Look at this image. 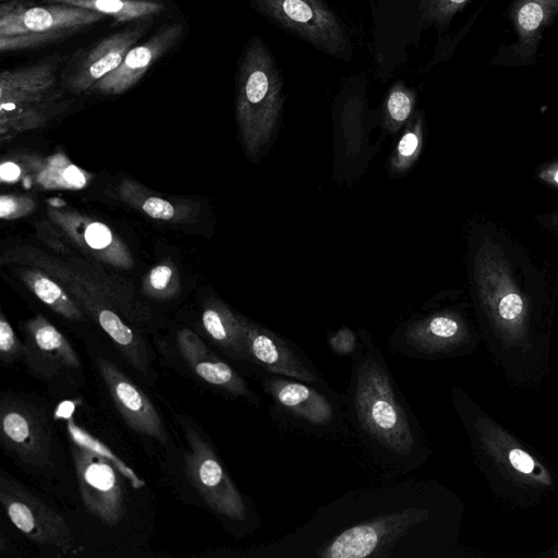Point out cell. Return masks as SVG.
<instances>
[{"label":"cell","mask_w":558,"mask_h":558,"mask_svg":"<svg viewBox=\"0 0 558 558\" xmlns=\"http://www.w3.org/2000/svg\"><path fill=\"white\" fill-rule=\"evenodd\" d=\"M27 8L23 3L5 2L0 7V37L28 33L24 23Z\"/></svg>","instance_id":"cell-26"},{"label":"cell","mask_w":558,"mask_h":558,"mask_svg":"<svg viewBox=\"0 0 558 558\" xmlns=\"http://www.w3.org/2000/svg\"><path fill=\"white\" fill-rule=\"evenodd\" d=\"M429 481L402 477L352 489L318 507L246 558H424L436 547L438 506Z\"/></svg>","instance_id":"cell-1"},{"label":"cell","mask_w":558,"mask_h":558,"mask_svg":"<svg viewBox=\"0 0 558 558\" xmlns=\"http://www.w3.org/2000/svg\"><path fill=\"white\" fill-rule=\"evenodd\" d=\"M413 95L401 82H397L389 92L386 109L389 118L397 122H404L413 107Z\"/></svg>","instance_id":"cell-25"},{"label":"cell","mask_w":558,"mask_h":558,"mask_svg":"<svg viewBox=\"0 0 558 558\" xmlns=\"http://www.w3.org/2000/svg\"><path fill=\"white\" fill-rule=\"evenodd\" d=\"M171 275L172 271L168 266H157L151 270L149 280L155 289L162 290L167 287Z\"/></svg>","instance_id":"cell-33"},{"label":"cell","mask_w":558,"mask_h":558,"mask_svg":"<svg viewBox=\"0 0 558 558\" xmlns=\"http://www.w3.org/2000/svg\"><path fill=\"white\" fill-rule=\"evenodd\" d=\"M20 168L13 162H3L0 167V177L2 181L13 182L20 175Z\"/></svg>","instance_id":"cell-34"},{"label":"cell","mask_w":558,"mask_h":558,"mask_svg":"<svg viewBox=\"0 0 558 558\" xmlns=\"http://www.w3.org/2000/svg\"><path fill=\"white\" fill-rule=\"evenodd\" d=\"M558 16V0H517L510 17L517 33L515 43L501 52L499 63L522 65L535 61L544 27Z\"/></svg>","instance_id":"cell-18"},{"label":"cell","mask_w":558,"mask_h":558,"mask_svg":"<svg viewBox=\"0 0 558 558\" xmlns=\"http://www.w3.org/2000/svg\"><path fill=\"white\" fill-rule=\"evenodd\" d=\"M468 340V329L462 318L452 313H441L412 322L390 338V348L405 357L433 360L460 349Z\"/></svg>","instance_id":"cell-12"},{"label":"cell","mask_w":558,"mask_h":558,"mask_svg":"<svg viewBox=\"0 0 558 558\" xmlns=\"http://www.w3.org/2000/svg\"><path fill=\"white\" fill-rule=\"evenodd\" d=\"M178 344L182 359L199 379L232 398L242 399L259 408L260 398L242 375L208 349L194 333L180 332Z\"/></svg>","instance_id":"cell-16"},{"label":"cell","mask_w":558,"mask_h":558,"mask_svg":"<svg viewBox=\"0 0 558 558\" xmlns=\"http://www.w3.org/2000/svg\"><path fill=\"white\" fill-rule=\"evenodd\" d=\"M182 34L181 24L163 26L147 41L131 48L121 64L100 78L95 87L112 94L126 90L142 78L154 62L178 43Z\"/></svg>","instance_id":"cell-19"},{"label":"cell","mask_w":558,"mask_h":558,"mask_svg":"<svg viewBox=\"0 0 558 558\" xmlns=\"http://www.w3.org/2000/svg\"><path fill=\"white\" fill-rule=\"evenodd\" d=\"M182 428L189 446L185 470L192 485L232 534L254 533L260 519L253 500L239 490L204 435L192 424Z\"/></svg>","instance_id":"cell-5"},{"label":"cell","mask_w":558,"mask_h":558,"mask_svg":"<svg viewBox=\"0 0 558 558\" xmlns=\"http://www.w3.org/2000/svg\"><path fill=\"white\" fill-rule=\"evenodd\" d=\"M85 240L93 248H104L110 244L112 235L107 226L100 222H93L85 231Z\"/></svg>","instance_id":"cell-30"},{"label":"cell","mask_w":558,"mask_h":558,"mask_svg":"<svg viewBox=\"0 0 558 558\" xmlns=\"http://www.w3.org/2000/svg\"><path fill=\"white\" fill-rule=\"evenodd\" d=\"M476 288L483 311L497 335L507 343L525 341L530 299L506 246L492 236L476 255Z\"/></svg>","instance_id":"cell-4"},{"label":"cell","mask_w":558,"mask_h":558,"mask_svg":"<svg viewBox=\"0 0 558 558\" xmlns=\"http://www.w3.org/2000/svg\"><path fill=\"white\" fill-rule=\"evenodd\" d=\"M63 177L65 181L72 185L83 186L85 184V178L83 173L74 166L68 167L63 172Z\"/></svg>","instance_id":"cell-35"},{"label":"cell","mask_w":558,"mask_h":558,"mask_svg":"<svg viewBox=\"0 0 558 558\" xmlns=\"http://www.w3.org/2000/svg\"><path fill=\"white\" fill-rule=\"evenodd\" d=\"M0 440L8 454L27 469L44 471L51 464L52 427L45 410L33 401L2 397Z\"/></svg>","instance_id":"cell-9"},{"label":"cell","mask_w":558,"mask_h":558,"mask_svg":"<svg viewBox=\"0 0 558 558\" xmlns=\"http://www.w3.org/2000/svg\"><path fill=\"white\" fill-rule=\"evenodd\" d=\"M25 344L15 336L11 325L4 317L0 318V359L3 365H11L16 361H23Z\"/></svg>","instance_id":"cell-27"},{"label":"cell","mask_w":558,"mask_h":558,"mask_svg":"<svg viewBox=\"0 0 558 558\" xmlns=\"http://www.w3.org/2000/svg\"><path fill=\"white\" fill-rule=\"evenodd\" d=\"M248 372L260 369L302 381L327 385L310 357L293 342L256 324L241 322Z\"/></svg>","instance_id":"cell-11"},{"label":"cell","mask_w":558,"mask_h":558,"mask_svg":"<svg viewBox=\"0 0 558 558\" xmlns=\"http://www.w3.org/2000/svg\"><path fill=\"white\" fill-rule=\"evenodd\" d=\"M71 29L28 32L21 35L0 37L1 52L29 49L40 45L49 44L69 35Z\"/></svg>","instance_id":"cell-24"},{"label":"cell","mask_w":558,"mask_h":558,"mask_svg":"<svg viewBox=\"0 0 558 558\" xmlns=\"http://www.w3.org/2000/svg\"><path fill=\"white\" fill-rule=\"evenodd\" d=\"M143 209L148 216L155 219L168 220L174 214L172 205L159 197H149L146 199L143 204Z\"/></svg>","instance_id":"cell-31"},{"label":"cell","mask_w":558,"mask_h":558,"mask_svg":"<svg viewBox=\"0 0 558 558\" xmlns=\"http://www.w3.org/2000/svg\"><path fill=\"white\" fill-rule=\"evenodd\" d=\"M475 429L487 452L509 476L533 486L551 485V477L544 465L498 425L480 417L475 421Z\"/></svg>","instance_id":"cell-17"},{"label":"cell","mask_w":558,"mask_h":558,"mask_svg":"<svg viewBox=\"0 0 558 558\" xmlns=\"http://www.w3.org/2000/svg\"><path fill=\"white\" fill-rule=\"evenodd\" d=\"M47 3H65L85 8L118 22H129L159 13L163 7L150 0H45Z\"/></svg>","instance_id":"cell-22"},{"label":"cell","mask_w":558,"mask_h":558,"mask_svg":"<svg viewBox=\"0 0 558 558\" xmlns=\"http://www.w3.org/2000/svg\"><path fill=\"white\" fill-rule=\"evenodd\" d=\"M23 362L33 376L52 381L78 374L82 362L70 342L51 324L37 319L28 325Z\"/></svg>","instance_id":"cell-14"},{"label":"cell","mask_w":558,"mask_h":558,"mask_svg":"<svg viewBox=\"0 0 558 558\" xmlns=\"http://www.w3.org/2000/svg\"><path fill=\"white\" fill-rule=\"evenodd\" d=\"M56 64L45 61L4 70L0 76L2 114L13 112L22 105L38 102L56 84Z\"/></svg>","instance_id":"cell-20"},{"label":"cell","mask_w":558,"mask_h":558,"mask_svg":"<svg viewBox=\"0 0 558 558\" xmlns=\"http://www.w3.org/2000/svg\"><path fill=\"white\" fill-rule=\"evenodd\" d=\"M418 136L415 132H407L399 142L398 153L401 157L408 158L414 155L418 147Z\"/></svg>","instance_id":"cell-32"},{"label":"cell","mask_w":558,"mask_h":558,"mask_svg":"<svg viewBox=\"0 0 558 558\" xmlns=\"http://www.w3.org/2000/svg\"><path fill=\"white\" fill-rule=\"evenodd\" d=\"M328 343L335 354L339 356H351L357 348L359 338L352 330L342 327L329 337Z\"/></svg>","instance_id":"cell-28"},{"label":"cell","mask_w":558,"mask_h":558,"mask_svg":"<svg viewBox=\"0 0 558 558\" xmlns=\"http://www.w3.org/2000/svg\"><path fill=\"white\" fill-rule=\"evenodd\" d=\"M471 0H418L422 19L445 27Z\"/></svg>","instance_id":"cell-23"},{"label":"cell","mask_w":558,"mask_h":558,"mask_svg":"<svg viewBox=\"0 0 558 558\" xmlns=\"http://www.w3.org/2000/svg\"><path fill=\"white\" fill-rule=\"evenodd\" d=\"M104 14L65 3H48L25 10L24 23L29 32L73 29L92 25Z\"/></svg>","instance_id":"cell-21"},{"label":"cell","mask_w":558,"mask_h":558,"mask_svg":"<svg viewBox=\"0 0 558 558\" xmlns=\"http://www.w3.org/2000/svg\"><path fill=\"white\" fill-rule=\"evenodd\" d=\"M15 208H16V204H15L14 199L7 197V196H1V198H0V216L2 218H5L9 215H11L15 210Z\"/></svg>","instance_id":"cell-36"},{"label":"cell","mask_w":558,"mask_h":558,"mask_svg":"<svg viewBox=\"0 0 558 558\" xmlns=\"http://www.w3.org/2000/svg\"><path fill=\"white\" fill-rule=\"evenodd\" d=\"M238 77V111L241 120L267 129L282 105L280 69L266 44L253 36L244 48Z\"/></svg>","instance_id":"cell-8"},{"label":"cell","mask_w":558,"mask_h":558,"mask_svg":"<svg viewBox=\"0 0 558 558\" xmlns=\"http://www.w3.org/2000/svg\"><path fill=\"white\" fill-rule=\"evenodd\" d=\"M97 368L109 395L124 418L136 433L165 445L168 435L149 398L118 367L105 357H97Z\"/></svg>","instance_id":"cell-13"},{"label":"cell","mask_w":558,"mask_h":558,"mask_svg":"<svg viewBox=\"0 0 558 558\" xmlns=\"http://www.w3.org/2000/svg\"><path fill=\"white\" fill-rule=\"evenodd\" d=\"M0 501L11 522L32 541L63 554L73 548L64 518L5 472L0 475Z\"/></svg>","instance_id":"cell-10"},{"label":"cell","mask_w":558,"mask_h":558,"mask_svg":"<svg viewBox=\"0 0 558 558\" xmlns=\"http://www.w3.org/2000/svg\"><path fill=\"white\" fill-rule=\"evenodd\" d=\"M251 374L268 398V414L281 435L343 441L344 393L335 391L328 384H310L260 369Z\"/></svg>","instance_id":"cell-3"},{"label":"cell","mask_w":558,"mask_h":558,"mask_svg":"<svg viewBox=\"0 0 558 558\" xmlns=\"http://www.w3.org/2000/svg\"><path fill=\"white\" fill-rule=\"evenodd\" d=\"M542 223L551 227L558 231V213H550L539 217Z\"/></svg>","instance_id":"cell-38"},{"label":"cell","mask_w":558,"mask_h":558,"mask_svg":"<svg viewBox=\"0 0 558 558\" xmlns=\"http://www.w3.org/2000/svg\"><path fill=\"white\" fill-rule=\"evenodd\" d=\"M351 357L342 442L374 478L405 477L428 457L424 432L368 333H360Z\"/></svg>","instance_id":"cell-2"},{"label":"cell","mask_w":558,"mask_h":558,"mask_svg":"<svg viewBox=\"0 0 558 558\" xmlns=\"http://www.w3.org/2000/svg\"><path fill=\"white\" fill-rule=\"evenodd\" d=\"M71 451L83 502L87 510L108 525H116L124 514V490L107 457L73 422L68 423Z\"/></svg>","instance_id":"cell-7"},{"label":"cell","mask_w":558,"mask_h":558,"mask_svg":"<svg viewBox=\"0 0 558 558\" xmlns=\"http://www.w3.org/2000/svg\"><path fill=\"white\" fill-rule=\"evenodd\" d=\"M34 291L37 296L45 303L53 306H61L64 301H61L62 291L51 280L47 278H39L34 283Z\"/></svg>","instance_id":"cell-29"},{"label":"cell","mask_w":558,"mask_h":558,"mask_svg":"<svg viewBox=\"0 0 558 558\" xmlns=\"http://www.w3.org/2000/svg\"><path fill=\"white\" fill-rule=\"evenodd\" d=\"M539 178L543 181L549 182L558 186V165L551 166L541 171Z\"/></svg>","instance_id":"cell-37"},{"label":"cell","mask_w":558,"mask_h":558,"mask_svg":"<svg viewBox=\"0 0 558 558\" xmlns=\"http://www.w3.org/2000/svg\"><path fill=\"white\" fill-rule=\"evenodd\" d=\"M277 26L333 58L349 61L352 46L340 16L324 0H251Z\"/></svg>","instance_id":"cell-6"},{"label":"cell","mask_w":558,"mask_h":558,"mask_svg":"<svg viewBox=\"0 0 558 558\" xmlns=\"http://www.w3.org/2000/svg\"><path fill=\"white\" fill-rule=\"evenodd\" d=\"M147 24H140L114 33L85 52L80 51L69 62L64 74L66 82L75 90H84L116 70L134 44L144 35Z\"/></svg>","instance_id":"cell-15"}]
</instances>
